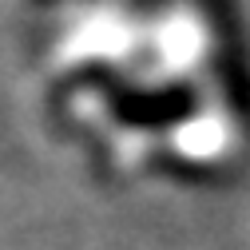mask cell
<instances>
[{
  "instance_id": "6da1fadb",
  "label": "cell",
  "mask_w": 250,
  "mask_h": 250,
  "mask_svg": "<svg viewBox=\"0 0 250 250\" xmlns=\"http://www.w3.org/2000/svg\"><path fill=\"white\" fill-rule=\"evenodd\" d=\"M195 96L183 83H167V87H131V91H111L107 107L123 127L135 131H155V127H171V123L191 115Z\"/></svg>"
}]
</instances>
